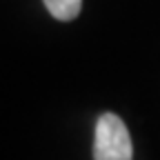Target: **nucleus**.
Wrapping results in <instances>:
<instances>
[{
	"label": "nucleus",
	"mask_w": 160,
	"mask_h": 160,
	"mask_svg": "<svg viewBox=\"0 0 160 160\" xmlns=\"http://www.w3.org/2000/svg\"><path fill=\"white\" fill-rule=\"evenodd\" d=\"M93 160H133V145L122 118L107 111L93 131Z\"/></svg>",
	"instance_id": "f257e3e1"
},
{
	"label": "nucleus",
	"mask_w": 160,
	"mask_h": 160,
	"mask_svg": "<svg viewBox=\"0 0 160 160\" xmlns=\"http://www.w3.org/2000/svg\"><path fill=\"white\" fill-rule=\"evenodd\" d=\"M42 2L49 9V13L56 20H62V22L73 20L82 9V0H42Z\"/></svg>",
	"instance_id": "f03ea898"
}]
</instances>
